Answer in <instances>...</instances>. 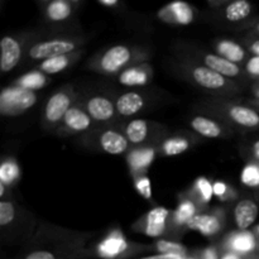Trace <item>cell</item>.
I'll return each mask as SVG.
<instances>
[{"label":"cell","mask_w":259,"mask_h":259,"mask_svg":"<svg viewBox=\"0 0 259 259\" xmlns=\"http://www.w3.org/2000/svg\"><path fill=\"white\" fill-rule=\"evenodd\" d=\"M257 94H258V96H259V90H258V91H257Z\"/></svg>","instance_id":"cell-47"},{"label":"cell","mask_w":259,"mask_h":259,"mask_svg":"<svg viewBox=\"0 0 259 259\" xmlns=\"http://www.w3.org/2000/svg\"><path fill=\"white\" fill-rule=\"evenodd\" d=\"M129 249V244L123 235L119 233H111L98 245L99 257L104 259H116Z\"/></svg>","instance_id":"cell-12"},{"label":"cell","mask_w":259,"mask_h":259,"mask_svg":"<svg viewBox=\"0 0 259 259\" xmlns=\"http://www.w3.org/2000/svg\"><path fill=\"white\" fill-rule=\"evenodd\" d=\"M245 70L250 76L259 77V56H253L248 60L247 65H245Z\"/></svg>","instance_id":"cell-37"},{"label":"cell","mask_w":259,"mask_h":259,"mask_svg":"<svg viewBox=\"0 0 259 259\" xmlns=\"http://www.w3.org/2000/svg\"><path fill=\"white\" fill-rule=\"evenodd\" d=\"M132 58L131 48L126 46H113L103 53L99 61V67L106 73H116L129 63Z\"/></svg>","instance_id":"cell-4"},{"label":"cell","mask_w":259,"mask_h":259,"mask_svg":"<svg viewBox=\"0 0 259 259\" xmlns=\"http://www.w3.org/2000/svg\"><path fill=\"white\" fill-rule=\"evenodd\" d=\"M220 259H245V257H243V255H239V254H235V253L228 252L225 253V254Z\"/></svg>","instance_id":"cell-42"},{"label":"cell","mask_w":259,"mask_h":259,"mask_svg":"<svg viewBox=\"0 0 259 259\" xmlns=\"http://www.w3.org/2000/svg\"><path fill=\"white\" fill-rule=\"evenodd\" d=\"M202 259H219L218 258V252L215 248H209L202 254Z\"/></svg>","instance_id":"cell-40"},{"label":"cell","mask_w":259,"mask_h":259,"mask_svg":"<svg viewBox=\"0 0 259 259\" xmlns=\"http://www.w3.org/2000/svg\"><path fill=\"white\" fill-rule=\"evenodd\" d=\"M217 50L219 56L234 63H240L245 60V50L238 43L230 39H223L218 43Z\"/></svg>","instance_id":"cell-22"},{"label":"cell","mask_w":259,"mask_h":259,"mask_svg":"<svg viewBox=\"0 0 259 259\" xmlns=\"http://www.w3.org/2000/svg\"><path fill=\"white\" fill-rule=\"evenodd\" d=\"M196 215V205L191 200H184L180 202L174 212V223L177 225H187L190 220Z\"/></svg>","instance_id":"cell-28"},{"label":"cell","mask_w":259,"mask_h":259,"mask_svg":"<svg viewBox=\"0 0 259 259\" xmlns=\"http://www.w3.org/2000/svg\"><path fill=\"white\" fill-rule=\"evenodd\" d=\"M154 154H156V151L153 148L136 149V151H133L128 157V161L132 169L136 172H139L148 168L152 164V162H153Z\"/></svg>","instance_id":"cell-25"},{"label":"cell","mask_w":259,"mask_h":259,"mask_svg":"<svg viewBox=\"0 0 259 259\" xmlns=\"http://www.w3.org/2000/svg\"><path fill=\"white\" fill-rule=\"evenodd\" d=\"M101 5H105V7H115V5H118V2H115V0H100Z\"/></svg>","instance_id":"cell-44"},{"label":"cell","mask_w":259,"mask_h":259,"mask_svg":"<svg viewBox=\"0 0 259 259\" xmlns=\"http://www.w3.org/2000/svg\"><path fill=\"white\" fill-rule=\"evenodd\" d=\"M195 189H196L201 201H204L205 204L211 201L212 196H214V190H212V184L206 177H199L195 184Z\"/></svg>","instance_id":"cell-35"},{"label":"cell","mask_w":259,"mask_h":259,"mask_svg":"<svg viewBox=\"0 0 259 259\" xmlns=\"http://www.w3.org/2000/svg\"><path fill=\"white\" fill-rule=\"evenodd\" d=\"M86 111L96 121H109L116 113L115 104L103 95L93 96L88 100Z\"/></svg>","instance_id":"cell-10"},{"label":"cell","mask_w":259,"mask_h":259,"mask_svg":"<svg viewBox=\"0 0 259 259\" xmlns=\"http://www.w3.org/2000/svg\"><path fill=\"white\" fill-rule=\"evenodd\" d=\"M38 98L34 91L20 86H10L4 89L0 95V111L5 116H15L24 113L35 105Z\"/></svg>","instance_id":"cell-1"},{"label":"cell","mask_w":259,"mask_h":259,"mask_svg":"<svg viewBox=\"0 0 259 259\" xmlns=\"http://www.w3.org/2000/svg\"><path fill=\"white\" fill-rule=\"evenodd\" d=\"M158 17L163 22L172 24L187 25L194 22V9L189 3L174 2L158 12Z\"/></svg>","instance_id":"cell-5"},{"label":"cell","mask_w":259,"mask_h":259,"mask_svg":"<svg viewBox=\"0 0 259 259\" xmlns=\"http://www.w3.org/2000/svg\"><path fill=\"white\" fill-rule=\"evenodd\" d=\"M212 190H214V196L219 197L220 200H225L227 199V194L228 192V186L225 182L223 181H217L212 184Z\"/></svg>","instance_id":"cell-38"},{"label":"cell","mask_w":259,"mask_h":259,"mask_svg":"<svg viewBox=\"0 0 259 259\" xmlns=\"http://www.w3.org/2000/svg\"><path fill=\"white\" fill-rule=\"evenodd\" d=\"M190 141L181 137H174L167 141L161 146V152L164 156H179V154L185 153L190 148Z\"/></svg>","instance_id":"cell-29"},{"label":"cell","mask_w":259,"mask_h":259,"mask_svg":"<svg viewBox=\"0 0 259 259\" xmlns=\"http://www.w3.org/2000/svg\"><path fill=\"white\" fill-rule=\"evenodd\" d=\"M187 228L196 230L205 237H212L222 229V220L215 214H196L190 220Z\"/></svg>","instance_id":"cell-14"},{"label":"cell","mask_w":259,"mask_h":259,"mask_svg":"<svg viewBox=\"0 0 259 259\" xmlns=\"http://www.w3.org/2000/svg\"><path fill=\"white\" fill-rule=\"evenodd\" d=\"M252 152H253V156H254L255 159L259 162V141H257L254 144H253Z\"/></svg>","instance_id":"cell-43"},{"label":"cell","mask_w":259,"mask_h":259,"mask_svg":"<svg viewBox=\"0 0 259 259\" xmlns=\"http://www.w3.org/2000/svg\"><path fill=\"white\" fill-rule=\"evenodd\" d=\"M139 259H185L184 255H176V254H154L148 255V257H143Z\"/></svg>","instance_id":"cell-39"},{"label":"cell","mask_w":259,"mask_h":259,"mask_svg":"<svg viewBox=\"0 0 259 259\" xmlns=\"http://www.w3.org/2000/svg\"><path fill=\"white\" fill-rule=\"evenodd\" d=\"M255 238H257V244H258V248H259V227L255 229V233H254Z\"/></svg>","instance_id":"cell-45"},{"label":"cell","mask_w":259,"mask_h":259,"mask_svg":"<svg viewBox=\"0 0 259 259\" xmlns=\"http://www.w3.org/2000/svg\"><path fill=\"white\" fill-rule=\"evenodd\" d=\"M62 123L67 131L72 132V133H81V132H86L90 129L91 124H93V118L89 115L88 111L76 105L66 113Z\"/></svg>","instance_id":"cell-15"},{"label":"cell","mask_w":259,"mask_h":259,"mask_svg":"<svg viewBox=\"0 0 259 259\" xmlns=\"http://www.w3.org/2000/svg\"><path fill=\"white\" fill-rule=\"evenodd\" d=\"M204 63L205 66L214 70L215 72L223 75L224 77H237L242 72L239 65H237L234 62H230V61L225 60L222 56L214 55V53L205 55Z\"/></svg>","instance_id":"cell-18"},{"label":"cell","mask_w":259,"mask_h":259,"mask_svg":"<svg viewBox=\"0 0 259 259\" xmlns=\"http://www.w3.org/2000/svg\"><path fill=\"white\" fill-rule=\"evenodd\" d=\"M71 62H72V58H71L70 55L57 56V57L42 61L38 68L45 75H55V73H60L65 71L71 65Z\"/></svg>","instance_id":"cell-26"},{"label":"cell","mask_w":259,"mask_h":259,"mask_svg":"<svg viewBox=\"0 0 259 259\" xmlns=\"http://www.w3.org/2000/svg\"><path fill=\"white\" fill-rule=\"evenodd\" d=\"M149 136V124L144 119H133L125 126V137L129 143L142 144Z\"/></svg>","instance_id":"cell-21"},{"label":"cell","mask_w":259,"mask_h":259,"mask_svg":"<svg viewBox=\"0 0 259 259\" xmlns=\"http://www.w3.org/2000/svg\"><path fill=\"white\" fill-rule=\"evenodd\" d=\"M249 51L253 53V56H259V39L254 40V42L249 46Z\"/></svg>","instance_id":"cell-41"},{"label":"cell","mask_w":259,"mask_h":259,"mask_svg":"<svg viewBox=\"0 0 259 259\" xmlns=\"http://www.w3.org/2000/svg\"><path fill=\"white\" fill-rule=\"evenodd\" d=\"M136 187L138 190V192L141 194V196H143L144 199H151L152 197V187H151V181L147 176H141L136 182Z\"/></svg>","instance_id":"cell-36"},{"label":"cell","mask_w":259,"mask_h":259,"mask_svg":"<svg viewBox=\"0 0 259 259\" xmlns=\"http://www.w3.org/2000/svg\"><path fill=\"white\" fill-rule=\"evenodd\" d=\"M259 207L254 200L243 199L234 207V222L239 230H248L257 220Z\"/></svg>","instance_id":"cell-11"},{"label":"cell","mask_w":259,"mask_h":259,"mask_svg":"<svg viewBox=\"0 0 259 259\" xmlns=\"http://www.w3.org/2000/svg\"><path fill=\"white\" fill-rule=\"evenodd\" d=\"M252 4L247 0H235L228 4L224 10V17L230 23H239L252 14Z\"/></svg>","instance_id":"cell-20"},{"label":"cell","mask_w":259,"mask_h":259,"mask_svg":"<svg viewBox=\"0 0 259 259\" xmlns=\"http://www.w3.org/2000/svg\"><path fill=\"white\" fill-rule=\"evenodd\" d=\"M191 75L197 85L207 90H222L228 85L227 77L215 72L207 66H196L191 70Z\"/></svg>","instance_id":"cell-9"},{"label":"cell","mask_w":259,"mask_h":259,"mask_svg":"<svg viewBox=\"0 0 259 259\" xmlns=\"http://www.w3.org/2000/svg\"><path fill=\"white\" fill-rule=\"evenodd\" d=\"M257 32L259 33V23H258V24H257Z\"/></svg>","instance_id":"cell-46"},{"label":"cell","mask_w":259,"mask_h":259,"mask_svg":"<svg viewBox=\"0 0 259 259\" xmlns=\"http://www.w3.org/2000/svg\"><path fill=\"white\" fill-rule=\"evenodd\" d=\"M228 115L233 123L243 128H259V113L244 105H233L228 110Z\"/></svg>","instance_id":"cell-17"},{"label":"cell","mask_w":259,"mask_h":259,"mask_svg":"<svg viewBox=\"0 0 259 259\" xmlns=\"http://www.w3.org/2000/svg\"><path fill=\"white\" fill-rule=\"evenodd\" d=\"M73 8L70 2L66 0H53L48 3L46 8V15L51 22H63L72 15Z\"/></svg>","instance_id":"cell-23"},{"label":"cell","mask_w":259,"mask_h":259,"mask_svg":"<svg viewBox=\"0 0 259 259\" xmlns=\"http://www.w3.org/2000/svg\"><path fill=\"white\" fill-rule=\"evenodd\" d=\"M19 177V168L15 162H4L0 168V181L5 185H10L17 181Z\"/></svg>","instance_id":"cell-33"},{"label":"cell","mask_w":259,"mask_h":259,"mask_svg":"<svg viewBox=\"0 0 259 259\" xmlns=\"http://www.w3.org/2000/svg\"><path fill=\"white\" fill-rule=\"evenodd\" d=\"M151 73L142 67L126 68L119 76V82L125 86H143L148 83Z\"/></svg>","instance_id":"cell-24"},{"label":"cell","mask_w":259,"mask_h":259,"mask_svg":"<svg viewBox=\"0 0 259 259\" xmlns=\"http://www.w3.org/2000/svg\"><path fill=\"white\" fill-rule=\"evenodd\" d=\"M242 182L248 187H259V162L248 163L242 171Z\"/></svg>","instance_id":"cell-30"},{"label":"cell","mask_w":259,"mask_h":259,"mask_svg":"<svg viewBox=\"0 0 259 259\" xmlns=\"http://www.w3.org/2000/svg\"><path fill=\"white\" fill-rule=\"evenodd\" d=\"M0 50H2V57H0V70L3 72H9L13 68L18 66L22 58V47L19 42L14 37L5 35L0 40Z\"/></svg>","instance_id":"cell-6"},{"label":"cell","mask_w":259,"mask_h":259,"mask_svg":"<svg viewBox=\"0 0 259 259\" xmlns=\"http://www.w3.org/2000/svg\"><path fill=\"white\" fill-rule=\"evenodd\" d=\"M190 124L196 133L205 137V138H220L224 133L222 125L218 121H215L214 119L206 118V116H195Z\"/></svg>","instance_id":"cell-19"},{"label":"cell","mask_w":259,"mask_h":259,"mask_svg":"<svg viewBox=\"0 0 259 259\" xmlns=\"http://www.w3.org/2000/svg\"><path fill=\"white\" fill-rule=\"evenodd\" d=\"M48 83L47 76L40 71H30V72L25 73L22 77L18 78L17 86H20L27 90L34 91L39 90V89L45 88Z\"/></svg>","instance_id":"cell-27"},{"label":"cell","mask_w":259,"mask_h":259,"mask_svg":"<svg viewBox=\"0 0 259 259\" xmlns=\"http://www.w3.org/2000/svg\"><path fill=\"white\" fill-rule=\"evenodd\" d=\"M22 259H71L63 254L62 250L48 249V248H37L30 250Z\"/></svg>","instance_id":"cell-32"},{"label":"cell","mask_w":259,"mask_h":259,"mask_svg":"<svg viewBox=\"0 0 259 259\" xmlns=\"http://www.w3.org/2000/svg\"><path fill=\"white\" fill-rule=\"evenodd\" d=\"M169 214H171L169 210L162 206H157L149 210L148 214L144 218V234L152 238L161 237L166 232L167 220H168Z\"/></svg>","instance_id":"cell-8"},{"label":"cell","mask_w":259,"mask_h":259,"mask_svg":"<svg viewBox=\"0 0 259 259\" xmlns=\"http://www.w3.org/2000/svg\"><path fill=\"white\" fill-rule=\"evenodd\" d=\"M99 144L105 153L113 156L125 153L129 148L128 138L115 129H108L103 132L99 138Z\"/></svg>","instance_id":"cell-13"},{"label":"cell","mask_w":259,"mask_h":259,"mask_svg":"<svg viewBox=\"0 0 259 259\" xmlns=\"http://www.w3.org/2000/svg\"><path fill=\"white\" fill-rule=\"evenodd\" d=\"M17 215V210L13 202L3 200L0 202V227H8L12 224Z\"/></svg>","instance_id":"cell-34"},{"label":"cell","mask_w":259,"mask_h":259,"mask_svg":"<svg viewBox=\"0 0 259 259\" xmlns=\"http://www.w3.org/2000/svg\"><path fill=\"white\" fill-rule=\"evenodd\" d=\"M72 93L60 90L53 94L45 106V119L48 124H57L63 120L66 113L72 108Z\"/></svg>","instance_id":"cell-3"},{"label":"cell","mask_w":259,"mask_h":259,"mask_svg":"<svg viewBox=\"0 0 259 259\" xmlns=\"http://www.w3.org/2000/svg\"><path fill=\"white\" fill-rule=\"evenodd\" d=\"M156 249L158 250L159 254H176V255H186V247L181 243L172 242V240H158L156 243Z\"/></svg>","instance_id":"cell-31"},{"label":"cell","mask_w":259,"mask_h":259,"mask_svg":"<svg viewBox=\"0 0 259 259\" xmlns=\"http://www.w3.org/2000/svg\"><path fill=\"white\" fill-rule=\"evenodd\" d=\"M77 47V43L66 38H56V39L43 40L33 45L28 50V56L32 60L46 61L48 58L57 57V56L70 55Z\"/></svg>","instance_id":"cell-2"},{"label":"cell","mask_w":259,"mask_h":259,"mask_svg":"<svg viewBox=\"0 0 259 259\" xmlns=\"http://www.w3.org/2000/svg\"><path fill=\"white\" fill-rule=\"evenodd\" d=\"M116 113L121 116H132L144 108V98L136 91L121 94L115 103Z\"/></svg>","instance_id":"cell-16"},{"label":"cell","mask_w":259,"mask_h":259,"mask_svg":"<svg viewBox=\"0 0 259 259\" xmlns=\"http://www.w3.org/2000/svg\"><path fill=\"white\" fill-rule=\"evenodd\" d=\"M227 247L229 252L235 253L239 255H249L258 248L257 238L254 233L249 230H239L237 233H233L228 238Z\"/></svg>","instance_id":"cell-7"}]
</instances>
